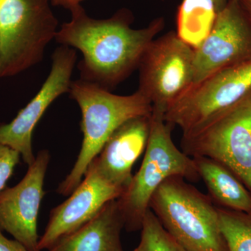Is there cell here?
I'll list each match as a JSON object with an SVG mask.
<instances>
[{
  "instance_id": "obj_1",
  "label": "cell",
  "mask_w": 251,
  "mask_h": 251,
  "mask_svg": "<svg viewBox=\"0 0 251 251\" xmlns=\"http://www.w3.org/2000/svg\"><path fill=\"white\" fill-rule=\"evenodd\" d=\"M70 12V21L54 39L80 51L81 80L110 91L138 69L145 50L164 27V20L158 18L148 27L133 29V15L126 9L100 20L90 17L81 5Z\"/></svg>"
},
{
  "instance_id": "obj_2",
  "label": "cell",
  "mask_w": 251,
  "mask_h": 251,
  "mask_svg": "<svg viewBox=\"0 0 251 251\" xmlns=\"http://www.w3.org/2000/svg\"><path fill=\"white\" fill-rule=\"evenodd\" d=\"M69 93L80 108L83 139L74 168L57 188L64 196H70L79 186L91 162L119 126L130 119L151 115L153 111L152 104L138 90L130 95H117L79 79L72 81Z\"/></svg>"
},
{
  "instance_id": "obj_3",
  "label": "cell",
  "mask_w": 251,
  "mask_h": 251,
  "mask_svg": "<svg viewBox=\"0 0 251 251\" xmlns=\"http://www.w3.org/2000/svg\"><path fill=\"white\" fill-rule=\"evenodd\" d=\"M163 227L186 251H228L217 206L181 176L165 180L150 200Z\"/></svg>"
},
{
  "instance_id": "obj_4",
  "label": "cell",
  "mask_w": 251,
  "mask_h": 251,
  "mask_svg": "<svg viewBox=\"0 0 251 251\" xmlns=\"http://www.w3.org/2000/svg\"><path fill=\"white\" fill-rule=\"evenodd\" d=\"M164 112L153 108L150 136L143 163L128 187L118 198L128 232L141 230L150 200L160 185L173 176L199 181L193 158L176 148L172 139L173 126L165 121Z\"/></svg>"
},
{
  "instance_id": "obj_5",
  "label": "cell",
  "mask_w": 251,
  "mask_h": 251,
  "mask_svg": "<svg viewBox=\"0 0 251 251\" xmlns=\"http://www.w3.org/2000/svg\"><path fill=\"white\" fill-rule=\"evenodd\" d=\"M50 0H0V80L42 60L58 21Z\"/></svg>"
},
{
  "instance_id": "obj_6",
  "label": "cell",
  "mask_w": 251,
  "mask_h": 251,
  "mask_svg": "<svg viewBox=\"0 0 251 251\" xmlns=\"http://www.w3.org/2000/svg\"><path fill=\"white\" fill-rule=\"evenodd\" d=\"M181 149L193 158L204 156L232 172L251 193V92L181 138Z\"/></svg>"
},
{
  "instance_id": "obj_7",
  "label": "cell",
  "mask_w": 251,
  "mask_h": 251,
  "mask_svg": "<svg viewBox=\"0 0 251 251\" xmlns=\"http://www.w3.org/2000/svg\"><path fill=\"white\" fill-rule=\"evenodd\" d=\"M251 92V61L219 71L193 84L167 107L163 117L168 123L179 126L185 136Z\"/></svg>"
},
{
  "instance_id": "obj_8",
  "label": "cell",
  "mask_w": 251,
  "mask_h": 251,
  "mask_svg": "<svg viewBox=\"0 0 251 251\" xmlns=\"http://www.w3.org/2000/svg\"><path fill=\"white\" fill-rule=\"evenodd\" d=\"M194 49L170 31L154 39L139 67V91L163 112L193 85Z\"/></svg>"
},
{
  "instance_id": "obj_9",
  "label": "cell",
  "mask_w": 251,
  "mask_h": 251,
  "mask_svg": "<svg viewBox=\"0 0 251 251\" xmlns=\"http://www.w3.org/2000/svg\"><path fill=\"white\" fill-rule=\"evenodd\" d=\"M251 61V24L239 0H228L205 41L194 50L193 83Z\"/></svg>"
},
{
  "instance_id": "obj_10",
  "label": "cell",
  "mask_w": 251,
  "mask_h": 251,
  "mask_svg": "<svg viewBox=\"0 0 251 251\" xmlns=\"http://www.w3.org/2000/svg\"><path fill=\"white\" fill-rule=\"evenodd\" d=\"M49 76L35 97L12 121L0 125V144L18 151L28 166L36 158L33 153V132L50 105L62 94L69 93L76 52L60 45L54 51Z\"/></svg>"
},
{
  "instance_id": "obj_11",
  "label": "cell",
  "mask_w": 251,
  "mask_h": 251,
  "mask_svg": "<svg viewBox=\"0 0 251 251\" xmlns=\"http://www.w3.org/2000/svg\"><path fill=\"white\" fill-rule=\"evenodd\" d=\"M50 159L49 151L41 150L23 179L0 193V230L11 234L29 251H40L38 216Z\"/></svg>"
},
{
  "instance_id": "obj_12",
  "label": "cell",
  "mask_w": 251,
  "mask_h": 251,
  "mask_svg": "<svg viewBox=\"0 0 251 251\" xmlns=\"http://www.w3.org/2000/svg\"><path fill=\"white\" fill-rule=\"evenodd\" d=\"M124 191L104 179L91 163L79 186L62 204L53 208L39 251L49 250L97 215L105 204L121 196Z\"/></svg>"
},
{
  "instance_id": "obj_13",
  "label": "cell",
  "mask_w": 251,
  "mask_h": 251,
  "mask_svg": "<svg viewBox=\"0 0 251 251\" xmlns=\"http://www.w3.org/2000/svg\"><path fill=\"white\" fill-rule=\"evenodd\" d=\"M151 117H135L122 124L91 162L104 179L124 191L133 178V165L146 150Z\"/></svg>"
},
{
  "instance_id": "obj_14",
  "label": "cell",
  "mask_w": 251,
  "mask_h": 251,
  "mask_svg": "<svg viewBox=\"0 0 251 251\" xmlns=\"http://www.w3.org/2000/svg\"><path fill=\"white\" fill-rule=\"evenodd\" d=\"M125 220L118 198L105 204L93 219L49 251H124Z\"/></svg>"
},
{
  "instance_id": "obj_15",
  "label": "cell",
  "mask_w": 251,
  "mask_h": 251,
  "mask_svg": "<svg viewBox=\"0 0 251 251\" xmlns=\"http://www.w3.org/2000/svg\"><path fill=\"white\" fill-rule=\"evenodd\" d=\"M193 158L213 202L219 207L251 213V193L232 171L207 157Z\"/></svg>"
},
{
  "instance_id": "obj_16",
  "label": "cell",
  "mask_w": 251,
  "mask_h": 251,
  "mask_svg": "<svg viewBox=\"0 0 251 251\" xmlns=\"http://www.w3.org/2000/svg\"><path fill=\"white\" fill-rule=\"evenodd\" d=\"M217 14L213 0H182L176 16V35L197 49L210 34Z\"/></svg>"
},
{
  "instance_id": "obj_17",
  "label": "cell",
  "mask_w": 251,
  "mask_h": 251,
  "mask_svg": "<svg viewBox=\"0 0 251 251\" xmlns=\"http://www.w3.org/2000/svg\"><path fill=\"white\" fill-rule=\"evenodd\" d=\"M220 227L228 251H251V213L217 206Z\"/></svg>"
},
{
  "instance_id": "obj_18",
  "label": "cell",
  "mask_w": 251,
  "mask_h": 251,
  "mask_svg": "<svg viewBox=\"0 0 251 251\" xmlns=\"http://www.w3.org/2000/svg\"><path fill=\"white\" fill-rule=\"evenodd\" d=\"M140 251H186L171 237L149 209L144 217L141 228Z\"/></svg>"
},
{
  "instance_id": "obj_19",
  "label": "cell",
  "mask_w": 251,
  "mask_h": 251,
  "mask_svg": "<svg viewBox=\"0 0 251 251\" xmlns=\"http://www.w3.org/2000/svg\"><path fill=\"white\" fill-rule=\"evenodd\" d=\"M21 158L16 150L0 144V193L6 188V182L12 176Z\"/></svg>"
},
{
  "instance_id": "obj_20",
  "label": "cell",
  "mask_w": 251,
  "mask_h": 251,
  "mask_svg": "<svg viewBox=\"0 0 251 251\" xmlns=\"http://www.w3.org/2000/svg\"><path fill=\"white\" fill-rule=\"evenodd\" d=\"M0 251H29L18 241L11 240L5 237L0 230Z\"/></svg>"
},
{
  "instance_id": "obj_21",
  "label": "cell",
  "mask_w": 251,
  "mask_h": 251,
  "mask_svg": "<svg viewBox=\"0 0 251 251\" xmlns=\"http://www.w3.org/2000/svg\"><path fill=\"white\" fill-rule=\"evenodd\" d=\"M53 6H62L64 9L72 11L77 6H80L83 0H50Z\"/></svg>"
},
{
  "instance_id": "obj_22",
  "label": "cell",
  "mask_w": 251,
  "mask_h": 251,
  "mask_svg": "<svg viewBox=\"0 0 251 251\" xmlns=\"http://www.w3.org/2000/svg\"><path fill=\"white\" fill-rule=\"evenodd\" d=\"M239 1L251 24V0H239Z\"/></svg>"
},
{
  "instance_id": "obj_23",
  "label": "cell",
  "mask_w": 251,
  "mask_h": 251,
  "mask_svg": "<svg viewBox=\"0 0 251 251\" xmlns=\"http://www.w3.org/2000/svg\"><path fill=\"white\" fill-rule=\"evenodd\" d=\"M213 1H214V4H215L217 13H219V11H221L226 6L228 0H213Z\"/></svg>"
},
{
  "instance_id": "obj_24",
  "label": "cell",
  "mask_w": 251,
  "mask_h": 251,
  "mask_svg": "<svg viewBox=\"0 0 251 251\" xmlns=\"http://www.w3.org/2000/svg\"><path fill=\"white\" fill-rule=\"evenodd\" d=\"M133 251H140V250L139 249V248L137 247L136 249H135V250Z\"/></svg>"
}]
</instances>
